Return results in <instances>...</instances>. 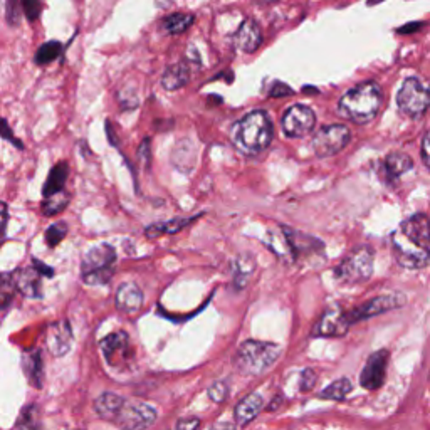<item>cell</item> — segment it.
Instances as JSON below:
<instances>
[{
  "label": "cell",
  "instance_id": "cell-1",
  "mask_svg": "<svg viewBox=\"0 0 430 430\" xmlns=\"http://www.w3.org/2000/svg\"><path fill=\"white\" fill-rule=\"evenodd\" d=\"M397 263L409 269H420L430 259V222L424 214H415L397 229L394 237Z\"/></svg>",
  "mask_w": 430,
  "mask_h": 430
},
{
  "label": "cell",
  "instance_id": "cell-2",
  "mask_svg": "<svg viewBox=\"0 0 430 430\" xmlns=\"http://www.w3.org/2000/svg\"><path fill=\"white\" fill-rule=\"evenodd\" d=\"M383 103V91L375 81H363L341 96L340 115L357 125H367L377 118Z\"/></svg>",
  "mask_w": 430,
  "mask_h": 430
},
{
  "label": "cell",
  "instance_id": "cell-3",
  "mask_svg": "<svg viewBox=\"0 0 430 430\" xmlns=\"http://www.w3.org/2000/svg\"><path fill=\"white\" fill-rule=\"evenodd\" d=\"M273 121L266 111H252L231 128L232 143L246 155H257L273 142Z\"/></svg>",
  "mask_w": 430,
  "mask_h": 430
},
{
  "label": "cell",
  "instance_id": "cell-4",
  "mask_svg": "<svg viewBox=\"0 0 430 430\" xmlns=\"http://www.w3.org/2000/svg\"><path fill=\"white\" fill-rule=\"evenodd\" d=\"M279 355H281L279 345L268 343V341L247 340L237 350L236 367L244 375L256 377L269 370L278 362Z\"/></svg>",
  "mask_w": 430,
  "mask_h": 430
},
{
  "label": "cell",
  "instance_id": "cell-5",
  "mask_svg": "<svg viewBox=\"0 0 430 430\" xmlns=\"http://www.w3.org/2000/svg\"><path fill=\"white\" fill-rule=\"evenodd\" d=\"M116 252L111 246L100 244L91 247L83 257L81 279L88 286H105L115 273Z\"/></svg>",
  "mask_w": 430,
  "mask_h": 430
},
{
  "label": "cell",
  "instance_id": "cell-6",
  "mask_svg": "<svg viewBox=\"0 0 430 430\" xmlns=\"http://www.w3.org/2000/svg\"><path fill=\"white\" fill-rule=\"evenodd\" d=\"M397 108L402 115L420 120L430 108V84L419 76H410L397 93Z\"/></svg>",
  "mask_w": 430,
  "mask_h": 430
},
{
  "label": "cell",
  "instance_id": "cell-7",
  "mask_svg": "<svg viewBox=\"0 0 430 430\" xmlns=\"http://www.w3.org/2000/svg\"><path fill=\"white\" fill-rule=\"evenodd\" d=\"M373 257L370 247H358L335 269V278L347 284L368 281L373 274Z\"/></svg>",
  "mask_w": 430,
  "mask_h": 430
},
{
  "label": "cell",
  "instance_id": "cell-8",
  "mask_svg": "<svg viewBox=\"0 0 430 430\" xmlns=\"http://www.w3.org/2000/svg\"><path fill=\"white\" fill-rule=\"evenodd\" d=\"M157 417L155 407L140 400H125L111 422L118 425L121 430H145L155 422Z\"/></svg>",
  "mask_w": 430,
  "mask_h": 430
},
{
  "label": "cell",
  "instance_id": "cell-9",
  "mask_svg": "<svg viewBox=\"0 0 430 430\" xmlns=\"http://www.w3.org/2000/svg\"><path fill=\"white\" fill-rule=\"evenodd\" d=\"M352 140V132L345 125L322 126L313 138V150L320 158L333 157L340 153Z\"/></svg>",
  "mask_w": 430,
  "mask_h": 430
},
{
  "label": "cell",
  "instance_id": "cell-10",
  "mask_svg": "<svg viewBox=\"0 0 430 430\" xmlns=\"http://www.w3.org/2000/svg\"><path fill=\"white\" fill-rule=\"evenodd\" d=\"M316 125V115L310 106L293 105L283 115V132L289 138H303L313 132Z\"/></svg>",
  "mask_w": 430,
  "mask_h": 430
},
{
  "label": "cell",
  "instance_id": "cell-11",
  "mask_svg": "<svg viewBox=\"0 0 430 430\" xmlns=\"http://www.w3.org/2000/svg\"><path fill=\"white\" fill-rule=\"evenodd\" d=\"M387 363H389V352H387V350H380V352L373 353L372 357L367 360L362 375H360V383H362L363 389H380L383 382H385Z\"/></svg>",
  "mask_w": 430,
  "mask_h": 430
},
{
  "label": "cell",
  "instance_id": "cell-12",
  "mask_svg": "<svg viewBox=\"0 0 430 430\" xmlns=\"http://www.w3.org/2000/svg\"><path fill=\"white\" fill-rule=\"evenodd\" d=\"M350 322L347 320V313L340 306L328 308L322 313L320 321L315 326L313 336H322V338H333V336H343L348 331Z\"/></svg>",
  "mask_w": 430,
  "mask_h": 430
},
{
  "label": "cell",
  "instance_id": "cell-13",
  "mask_svg": "<svg viewBox=\"0 0 430 430\" xmlns=\"http://www.w3.org/2000/svg\"><path fill=\"white\" fill-rule=\"evenodd\" d=\"M400 305H402V298L397 296V294H392V296H378L375 299H372V301L365 303V305L348 311L347 320L350 325H353V322H358L362 320H367V318L380 315V313L394 310V308Z\"/></svg>",
  "mask_w": 430,
  "mask_h": 430
},
{
  "label": "cell",
  "instance_id": "cell-14",
  "mask_svg": "<svg viewBox=\"0 0 430 430\" xmlns=\"http://www.w3.org/2000/svg\"><path fill=\"white\" fill-rule=\"evenodd\" d=\"M46 343L53 357H64L73 347V330L69 321L61 320L49 326L48 335H46Z\"/></svg>",
  "mask_w": 430,
  "mask_h": 430
},
{
  "label": "cell",
  "instance_id": "cell-15",
  "mask_svg": "<svg viewBox=\"0 0 430 430\" xmlns=\"http://www.w3.org/2000/svg\"><path fill=\"white\" fill-rule=\"evenodd\" d=\"M101 350L105 355L106 362L111 367L130 358V336L125 331H115L101 340Z\"/></svg>",
  "mask_w": 430,
  "mask_h": 430
},
{
  "label": "cell",
  "instance_id": "cell-16",
  "mask_svg": "<svg viewBox=\"0 0 430 430\" xmlns=\"http://www.w3.org/2000/svg\"><path fill=\"white\" fill-rule=\"evenodd\" d=\"M232 39L237 49L242 51V53L252 54L263 44V31H261L259 24H257L254 19H246Z\"/></svg>",
  "mask_w": 430,
  "mask_h": 430
},
{
  "label": "cell",
  "instance_id": "cell-17",
  "mask_svg": "<svg viewBox=\"0 0 430 430\" xmlns=\"http://www.w3.org/2000/svg\"><path fill=\"white\" fill-rule=\"evenodd\" d=\"M283 232L286 234V241L289 247H291L294 257L313 256L325 249V244L321 241H318L313 236H308V234L294 231V229L289 227H283Z\"/></svg>",
  "mask_w": 430,
  "mask_h": 430
},
{
  "label": "cell",
  "instance_id": "cell-18",
  "mask_svg": "<svg viewBox=\"0 0 430 430\" xmlns=\"http://www.w3.org/2000/svg\"><path fill=\"white\" fill-rule=\"evenodd\" d=\"M143 306V291L135 283H123L116 291V308L125 315H135Z\"/></svg>",
  "mask_w": 430,
  "mask_h": 430
},
{
  "label": "cell",
  "instance_id": "cell-19",
  "mask_svg": "<svg viewBox=\"0 0 430 430\" xmlns=\"http://www.w3.org/2000/svg\"><path fill=\"white\" fill-rule=\"evenodd\" d=\"M14 283H16L17 291L26 298H41L42 296V283H41V273L34 268H26L14 273Z\"/></svg>",
  "mask_w": 430,
  "mask_h": 430
},
{
  "label": "cell",
  "instance_id": "cell-20",
  "mask_svg": "<svg viewBox=\"0 0 430 430\" xmlns=\"http://www.w3.org/2000/svg\"><path fill=\"white\" fill-rule=\"evenodd\" d=\"M263 407H264V400L259 394L247 395L246 399H242L236 407V412H234L236 422L244 427V425L252 422V420L261 414Z\"/></svg>",
  "mask_w": 430,
  "mask_h": 430
},
{
  "label": "cell",
  "instance_id": "cell-21",
  "mask_svg": "<svg viewBox=\"0 0 430 430\" xmlns=\"http://www.w3.org/2000/svg\"><path fill=\"white\" fill-rule=\"evenodd\" d=\"M22 367L27 380L34 389H42V382H44V362H42V355L39 350H31L24 353L22 358Z\"/></svg>",
  "mask_w": 430,
  "mask_h": 430
},
{
  "label": "cell",
  "instance_id": "cell-22",
  "mask_svg": "<svg viewBox=\"0 0 430 430\" xmlns=\"http://www.w3.org/2000/svg\"><path fill=\"white\" fill-rule=\"evenodd\" d=\"M190 79V68L185 63L172 64L170 68H167V71L162 76V86L167 91H175L180 88L187 86Z\"/></svg>",
  "mask_w": 430,
  "mask_h": 430
},
{
  "label": "cell",
  "instance_id": "cell-23",
  "mask_svg": "<svg viewBox=\"0 0 430 430\" xmlns=\"http://www.w3.org/2000/svg\"><path fill=\"white\" fill-rule=\"evenodd\" d=\"M412 167H414L412 158L402 152L390 153V155H387L385 162H383V172H385L387 179L390 180L399 179V177L407 174Z\"/></svg>",
  "mask_w": 430,
  "mask_h": 430
},
{
  "label": "cell",
  "instance_id": "cell-24",
  "mask_svg": "<svg viewBox=\"0 0 430 430\" xmlns=\"http://www.w3.org/2000/svg\"><path fill=\"white\" fill-rule=\"evenodd\" d=\"M125 400L126 399L120 397L118 394H113V392H105V394H101L95 400V412L100 415L101 419L113 420L115 415L118 414V410L121 409V405L125 404Z\"/></svg>",
  "mask_w": 430,
  "mask_h": 430
},
{
  "label": "cell",
  "instance_id": "cell-25",
  "mask_svg": "<svg viewBox=\"0 0 430 430\" xmlns=\"http://www.w3.org/2000/svg\"><path fill=\"white\" fill-rule=\"evenodd\" d=\"M68 175H69V165L66 162H59L58 165H54L53 170L49 172L48 180H46L44 184V189H42L44 197H51V195L63 192L64 185H66Z\"/></svg>",
  "mask_w": 430,
  "mask_h": 430
},
{
  "label": "cell",
  "instance_id": "cell-26",
  "mask_svg": "<svg viewBox=\"0 0 430 430\" xmlns=\"http://www.w3.org/2000/svg\"><path fill=\"white\" fill-rule=\"evenodd\" d=\"M195 17L192 14H172V16H167L162 21L163 29H165L168 34H184L185 31H189V27L194 24Z\"/></svg>",
  "mask_w": 430,
  "mask_h": 430
},
{
  "label": "cell",
  "instance_id": "cell-27",
  "mask_svg": "<svg viewBox=\"0 0 430 430\" xmlns=\"http://www.w3.org/2000/svg\"><path fill=\"white\" fill-rule=\"evenodd\" d=\"M17 430H41L42 420H41V410L37 405H27L22 409V412L19 414Z\"/></svg>",
  "mask_w": 430,
  "mask_h": 430
},
{
  "label": "cell",
  "instance_id": "cell-28",
  "mask_svg": "<svg viewBox=\"0 0 430 430\" xmlns=\"http://www.w3.org/2000/svg\"><path fill=\"white\" fill-rule=\"evenodd\" d=\"M194 219H172V221L168 222L153 224V226L147 227V231L145 232H147V237H158L162 236V234H175V232H180L185 226H189Z\"/></svg>",
  "mask_w": 430,
  "mask_h": 430
},
{
  "label": "cell",
  "instance_id": "cell-29",
  "mask_svg": "<svg viewBox=\"0 0 430 430\" xmlns=\"http://www.w3.org/2000/svg\"><path fill=\"white\" fill-rule=\"evenodd\" d=\"M352 390V382H350L348 378H340V380H336L331 383V385L326 387L325 390H321L318 397L322 400H343Z\"/></svg>",
  "mask_w": 430,
  "mask_h": 430
},
{
  "label": "cell",
  "instance_id": "cell-30",
  "mask_svg": "<svg viewBox=\"0 0 430 430\" xmlns=\"http://www.w3.org/2000/svg\"><path fill=\"white\" fill-rule=\"evenodd\" d=\"M64 46L61 44L59 41H49L46 44H42L39 49H37L34 63L37 66H46V64L53 63L54 59H58L61 53H63Z\"/></svg>",
  "mask_w": 430,
  "mask_h": 430
},
{
  "label": "cell",
  "instance_id": "cell-31",
  "mask_svg": "<svg viewBox=\"0 0 430 430\" xmlns=\"http://www.w3.org/2000/svg\"><path fill=\"white\" fill-rule=\"evenodd\" d=\"M68 205H69V195L64 194V192H59V194L46 197L44 204H42V214H44L46 217H53V215L64 212Z\"/></svg>",
  "mask_w": 430,
  "mask_h": 430
},
{
  "label": "cell",
  "instance_id": "cell-32",
  "mask_svg": "<svg viewBox=\"0 0 430 430\" xmlns=\"http://www.w3.org/2000/svg\"><path fill=\"white\" fill-rule=\"evenodd\" d=\"M6 9V21L11 27L21 24V19L24 16V0H4Z\"/></svg>",
  "mask_w": 430,
  "mask_h": 430
},
{
  "label": "cell",
  "instance_id": "cell-33",
  "mask_svg": "<svg viewBox=\"0 0 430 430\" xmlns=\"http://www.w3.org/2000/svg\"><path fill=\"white\" fill-rule=\"evenodd\" d=\"M68 236V224L66 222H56L46 231V242L49 247H54L61 244V241Z\"/></svg>",
  "mask_w": 430,
  "mask_h": 430
},
{
  "label": "cell",
  "instance_id": "cell-34",
  "mask_svg": "<svg viewBox=\"0 0 430 430\" xmlns=\"http://www.w3.org/2000/svg\"><path fill=\"white\" fill-rule=\"evenodd\" d=\"M229 392H231V385L226 380H219L209 387V397L217 404H222L227 399Z\"/></svg>",
  "mask_w": 430,
  "mask_h": 430
},
{
  "label": "cell",
  "instance_id": "cell-35",
  "mask_svg": "<svg viewBox=\"0 0 430 430\" xmlns=\"http://www.w3.org/2000/svg\"><path fill=\"white\" fill-rule=\"evenodd\" d=\"M16 283H14V276L12 274H4L2 276V305L4 308L9 306L11 299L16 293Z\"/></svg>",
  "mask_w": 430,
  "mask_h": 430
},
{
  "label": "cell",
  "instance_id": "cell-36",
  "mask_svg": "<svg viewBox=\"0 0 430 430\" xmlns=\"http://www.w3.org/2000/svg\"><path fill=\"white\" fill-rule=\"evenodd\" d=\"M42 11V2L41 0H24V16L27 21L34 22L37 17L41 16Z\"/></svg>",
  "mask_w": 430,
  "mask_h": 430
},
{
  "label": "cell",
  "instance_id": "cell-37",
  "mask_svg": "<svg viewBox=\"0 0 430 430\" xmlns=\"http://www.w3.org/2000/svg\"><path fill=\"white\" fill-rule=\"evenodd\" d=\"M291 95H294L293 88L288 86V84L283 81H274L273 86L269 88L271 98H281V96H291Z\"/></svg>",
  "mask_w": 430,
  "mask_h": 430
},
{
  "label": "cell",
  "instance_id": "cell-38",
  "mask_svg": "<svg viewBox=\"0 0 430 430\" xmlns=\"http://www.w3.org/2000/svg\"><path fill=\"white\" fill-rule=\"evenodd\" d=\"M315 382H316V372L313 370V368H306V370L301 373V390L303 392L311 390L313 387H315Z\"/></svg>",
  "mask_w": 430,
  "mask_h": 430
},
{
  "label": "cell",
  "instance_id": "cell-39",
  "mask_svg": "<svg viewBox=\"0 0 430 430\" xmlns=\"http://www.w3.org/2000/svg\"><path fill=\"white\" fill-rule=\"evenodd\" d=\"M200 427L199 417H185L180 419L175 425V430H197Z\"/></svg>",
  "mask_w": 430,
  "mask_h": 430
},
{
  "label": "cell",
  "instance_id": "cell-40",
  "mask_svg": "<svg viewBox=\"0 0 430 430\" xmlns=\"http://www.w3.org/2000/svg\"><path fill=\"white\" fill-rule=\"evenodd\" d=\"M420 157H422V162L425 163V167L430 168V128L425 132L424 138H422V148H420Z\"/></svg>",
  "mask_w": 430,
  "mask_h": 430
},
{
  "label": "cell",
  "instance_id": "cell-41",
  "mask_svg": "<svg viewBox=\"0 0 430 430\" xmlns=\"http://www.w3.org/2000/svg\"><path fill=\"white\" fill-rule=\"evenodd\" d=\"M2 137L6 138V140H9V142H11V143H16V147H17L19 150H22V143L19 142V140L12 135V130H11V126H9V123H7V120H6V118L2 120Z\"/></svg>",
  "mask_w": 430,
  "mask_h": 430
},
{
  "label": "cell",
  "instance_id": "cell-42",
  "mask_svg": "<svg viewBox=\"0 0 430 430\" xmlns=\"http://www.w3.org/2000/svg\"><path fill=\"white\" fill-rule=\"evenodd\" d=\"M34 268L39 271L42 276H46V278H53V276H54L53 268H49V266H46L44 263H39L37 259H34Z\"/></svg>",
  "mask_w": 430,
  "mask_h": 430
},
{
  "label": "cell",
  "instance_id": "cell-43",
  "mask_svg": "<svg viewBox=\"0 0 430 430\" xmlns=\"http://www.w3.org/2000/svg\"><path fill=\"white\" fill-rule=\"evenodd\" d=\"M140 157L143 158L145 165H147V163L150 162V140L148 138L143 140L142 147H140Z\"/></svg>",
  "mask_w": 430,
  "mask_h": 430
},
{
  "label": "cell",
  "instance_id": "cell-44",
  "mask_svg": "<svg viewBox=\"0 0 430 430\" xmlns=\"http://www.w3.org/2000/svg\"><path fill=\"white\" fill-rule=\"evenodd\" d=\"M420 27H422V22H412V24H407V26H404V27H402V29H399L397 32H399V34H410V32L419 31Z\"/></svg>",
  "mask_w": 430,
  "mask_h": 430
},
{
  "label": "cell",
  "instance_id": "cell-45",
  "mask_svg": "<svg viewBox=\"0 0 430 430\" xmlns=\"http://www.w3.org/2000/svg\"><path fill=\"white\" fill-rule=\"evenodd\" d=\"M106 133H108V138H110L111 145H118V142H116V138H115L113 125H111V121H110V120H106Z\"/></svg>",
  "mask_w": 430,
  "mask_h": 430
},
{
  "label": "cell",
  "instance_id": "cell-46",
  "mask_svg": "<svg viewBox=\"0 0 430 430\" xmlns=\"http://www.w3.org/2000/svg\"><path fill=\"white\" fill-rule=\"evenodd\" d=\"M210 430H236V425L231 422H219V424H215Z\"/></svg>",
  "mask_w": 430,
  "mask_h": 430
},
{
  "label": "cell",
  "instance_id": "cell-47",
  "mask_svg": "<svg viewBox=\"0 0 430 430\" xmlns=\"http://www.w3.org/2000/svg\"><path fill=\"white\" fill-rule=\"evenodd\" d=\"M303 91H305V93H316V95H318V90H315V88L305 86V88H303Z\"/></svg>",
  "mask_w": 430,
  "mask_h": 430
},
{
  "label": "cell",
  "instance_id": "cell-48",
  "mask_svg": "<svg viewBox=\"0 0 430 430\" xmlns=\"http://www.w3.org/2000/svg\"><path fill=\"white\" fill-rule=\"evenodd\" d=\"M378 2H382V0H368V6H375Z\"/></svg>",
  "mask_w": 430,
  "mask_h": 430
},
{
  "label": "cell",
  "instance_id": "cell-49",
  "mask_svg": "<svg viewBox=\"0 0 430 430\" xmlns=\"http://www.w3.org/2000/svg\"><path fill=\"white\" fill-rule=\"evenodd\" d=\"M259 2H264V4H271V2H279V0H259Z\"/></svg>",
  "mask_w": 430,
  "mask_h": 430
}]
</instances>
